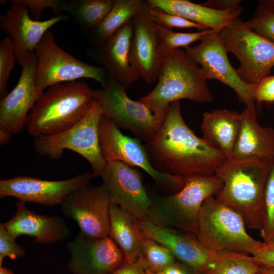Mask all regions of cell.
Wrapping results in <instances>:
<instances>
[{"label": "cell", "instance_id": "6da1fadb", "mask_svg": "<svg viewBox=\"0 0 274 274\" xmlns=\"http://www.w3.org/2000/svg\"><path fill=\"white\" fill-rule=\"evenodd\" d=\"M153 167L185 179L214 176L226 156L185 122L180 101L171 103L155 135L144 144Z\"/></svg>", "mask_w": 274, "mask_h": 274}, {"label": "cell", "instance_id": "7a4b0ae2", "mask_svg": "<svg viewBox=\"0 0 274 274\" xmlns=\"http://www.w3.org/2000/svg\"><path fill=\"white\" fill-rule=\"evenodd\" d=\"M271 161L227 159L215 174L223 183L215 197L237 212L249 229L260 230L262 226L264 192Z\"/></svg>", "mask_w": 274, "mask_h": 274}, {"label": "cell", "instance_id": "3957f363", "mask_svg": "<svg viewBox=\"0 0 274 274\" xmlns=\"http://www.w3.org/2000/svg\"><path fill=\"white\" fill-rule=\"evenodd\" d=\"M94 101L86 82L59 83L47 89L30 110L26 127L33 137L59 133L80 121Z\"/></svg>", "mask_w": 274, "mask_h": 274}, {"label": "cell", "instance_id": "277c9868", "mask_svg": "<svg viewBox=\"0 0 274 274\" xmlns=\"http://www.w3.org/2000/svg\"><path fill=\"white\" fill-rule=\"evenodd\" d=\"M154 88L139 100L154 110L187 99L209 103L213 96L199 65L180 49L169 51Z\"/></svg>", "mask_w": 274, "mask_h": 274}, {"label": "cell", "instance_id": "5b68a950", "mask_svg": "<svg viewBox=\"0 0 274 274\" xmlns=\"http://www.w3.org/2000/svg\"><path fill=\"white\" fill-rule=\"evenodd\" d=\"M222 181L215 175L187 178L179 191L152 198L147 221L196 235L198 216L204 201L222 188Z\"/></svg>", "mask_w": 274, "mask_h": 274}, {"label": "cell", "instance_id": "8992f818", "mask_svg": "<svg viewBox=\"0 0 274 274\" xmlns=\"http://www.w3.org/2000/svg\"><path fill=\"white\" fill-rule=\"evenodd\" d=\"M246 227L237 212L212 196L206 199L201 207L196 236L212 251H229L252 255L262 242L250 235Z\"/></svg>", "mask_w": 274, "mask_h": 274}, {"label": "cell", "instance_id": "52a82bcc", "mask_svg": "<svg viewBox=\"0 0 274 274\" xmlns=\"http://www.w3.org/2000/svg\"><path fill=\"white\" fill-rule=\"evenodd\" d=\"M99 89L93 90L94 100L101 108L102 116L119 128L131 131L145 143L156 134L166 116L168 106L154 110L127 95L126 89L108 76Z\"/></svg>", "mask_w": 274, "mask_h": 274}, {"label": "cell", "instance_id": "ba28073f", "mask_svg": "<svg viewBox=\"0 0 274 274\" xmlns=\"http://www.w3.org/2000/svg\"><path fill=\"white\" fill-rule=\"evenodd\" d=\"M101 116L100 105L94 100L86 116L74 126L56 134L33 137L35 151L52 159H60L65 150L73 151L85 158L95 176H99L107 163L99 145Z\"/></svg>", "mask_w": 274, "mask_h": 274}, {"label": "cell", "instance_id": "9c48e42d", "mask_svg": "<svg viewBox=\"0 0 274 274\" xmlns=\"http://www.w3.org/2000/svg\"><path fill=\"white\" fill-rule=\"evenodd\" d=\"M228 52L239 62L236 69L246 83L255 85L269 75L274 66V44L251 30L237 18L220 31Z\"/></svg>", "mask_w": 274, "mask_h": 274}, {"label": "cell", "instance_id": "30bf717a", "mask_svg": "<svg viewBox=\"0 0 274 274\" xmlns=\"http://www.w3.org/2000/svg\"><path fill=\"white\" fill-rule=\"evenodd\" d=\"M34 53L37 60L36 85L41 91L55 84L82 78L93 79L102 85L108 78L103 67L82 62L62 50L50 31L44 35Z\"/></svg>", "mask_w": 274, "mask_h": 274}, {"label": "cell", "instance_id": "8fae6325", "mask_svg": "<svg viewBox=\"0 0 274 274\" xmlns=\"http://www.w3.org/2000/svg\"><path fill=\"white\" fill-rule=\"evenodd\" d=\"M99 145L106 161H118L143 169L160 187L177 192L185 185V178L160 172L152 165L144 145L137 138L123 134L109 119L101 118L98 129Z\"/></svg>", "mask_w": 274, "mask_h": 274}, {"label": "cell", "instance_id": "7c38bea8", "mask_svg": "<svg viewBox=\"0 0 274 274\" xmlns=\"http://www.w3.org/2000/svg\"><path fill=\"white\" fill-rule=\"evenodd\" d=\"M186 54L200 66L204 77L215 79L232 88L246 108L256 110L255 85L244 82L231 65L220 31L213 30L200 43L185 49Z\"/></svg>", "mask_w": 274, "mask_h": 274}, {"label": "cell", "instance_id": "4fadbf2b", "mask_svg": "<svg viewBox=\"0 0 274 274\" xmlns=\"http://www.w3.org/2000/svg\"><path fill=\"white\" fill-rule=\"evenodd\" d=\"M110 196L101 185H86L70 194L61 204L62 214L78 224L80 232L90 238L109 237Z\"/></svg>", "mask_w": 274, "mask_h": 274}, {"label": "cell", "instance_id": "5bb4252c", "mask_svg": "<svg viewBox=\"0 0 274 274\" xmlns=\"http://www.w3.org/2000/svg\"><path fill=\"white\" fill-rule=\"evenodd\" d=\"M99 176L112 203L128 211L138 220H147L152 198L138 170L121 161H110Z\"/></svg>", "mask_w": 274, "mask_h": 274}, {"label": "cell", "instance_id": "9a60e30c", "mask_svg": "<svg viewBox=\"0 0 274 274\" xmlns=\"http://www.w3.org/2000/svg\"><path fill=\"white\" fill-rule=\"evenodd\" d=\"M95 177L93 172H87L59 181H49L27 176L2 180L0 197L13 196L25 202L52 207L61 204L72 192L90 184Z\"/></svg>", "mask_w": 274, "mask_h": 274}, {"label": "cell", "instance_id": "2e32d148", "mask_svg": "<svg viewBox=\"0 0 274 274\" xmlns=\"http://www.w3.org/2000/svg\"><path fill=\"white\" fill-rule=\"evenodd\" d=\"M19 79L15 87L0 101V130L13 134L26 127L28 115L43 93L36 85L37 60L34 52L21 65Z\"/></svg>", "mask_w": 274, "mask_h": 274}, {"label": "cell", "instance_id": "e0dca14e", "mask_svg": "<svg viewBox=\"0 0 274 274\" xmlns=\"http://www.w3.org/2000/svg\"><path fill=\"white\" fill-rule=\"evenodd\" d=\"M138 224L145 237L168 248L195 274H211L216 252L207 248L196 235L147 221L138 220Z\"/></svg>", "mask_w": 274, "mask_h": 274}, {"label": "cell", "instance_id": "ac0fdd59", "mask_svg": "<svg viewBox=\"0 0 274 274\" xmlns=\"http://www.w3.org/2000/svg\"><path fill=\"white\" fill-rule=\"evenodd\" d=\"M67 267L73 274H110L124 262L121 250L110 237L90 238L79 232L68 243Z\"/></svg>", "mask_w": 274, "mask_h": 274}, {"label": "cell", "instance_id": "d6986e66", "mask_svg": "<svg viewBox=\"0 0 274 274\" xmlns=\"http://www.w3.org/2000/svg\"><path fill=\"white\" fill-rule=\"evenodd\" d=\"M131 54L140 77L150 84L158 77L165 56L161 50L156 25L145 1L132 20Z\"/></svg>", "mask_w": 274, "mask_h": 274}, {"label": "cell", "instance_id": "ffe728a7", "mask_svg": "<svg viewBox=\"0 0 274 274\" xmlns=\"http://www.w3.org/2000/svg\"><path fill=\"white\" fill-rule=\"evenodd\" d=\"M11 2L10 8L1 15L0 27L11 39L17 61L21 66L48 30L67 18L58 15L44 21L35 20L30 17L29 9L24 5L17 0Z\"/></svg>", "mask_w": 274, "mask_h": 274}, {"label": "cell", "instance_id": "44dd1931", "mask_svg": "<svg viewBox=\"0 0 274 274\" xmlns=\"http://www.w3.org/2000/svg\"><path fill=\"white\" fill-rule=\"evenodd\" d=\"M132 20L94 51L108 76L126 90L140 77L131 54Z\"/></svg>", "mask_w": 274, "mask_h": 274}, {"label": "cell", "instance_id": "7402d4cb", "mask_svg": "<svg viewBox=\"0 0 274 274\" xmlns=\"http://www.w3.org/2000/svg\"><path fill=\"white\" fill-rule=\"evenodd\" d=\"M24 201L16 203V212L5 223L8 231L17 238L21 235L35 237L37 244H51L67 238L71 232L65 221L57 216H47L28 209Z\"/></svg>", "mask_w": 274, "mask_h": 274}, {"label": "cell", "instance_id": "603a6c76", "mask_svg": "<svg viewBox=\"0 0 274 274\" xmlns=\"http://www.w3.org/2000/svg\"><path fill=\"white\" fill-rule=\"evenodd\" d=\"M241 125L231 159L274 158V128L262 127L256 110L246 108L241 113Z\"/></svg>", "mask_w": 274, "mask_h": 274}, {"label": "cell", "instance_id": "cb8c5ba5", "mask_svg": "<svg viewBox=\"0 0 274 274\" xmlns=\"http://www.w3.org/2000/svg\"><path fill=\"white\" fill-rule=\"evenodd\" d=\"M241 125V114L236 111L216 109L206 112L201 124L202 138L228 159H231Z\"/></svg>", "mask_w": 274, "mask_h": 274}, {"label": "cell", "instance_id": "d4e9b609", "mask_svg": "<svg viewBox=\"0 0 274 274\" xmlns=\"http://www.w3.org/2000/svg\"><path fill=\"white\" fill-rule=\"evenodd\" d=\"M150 5L164 12L181 16L208 29L221 31L235 19L243 9L219 11L187 0H148Z\"/></svg>", "mask_w": 274, "mask_h": 274}, {"label": "cell", "instance_id": "484cf974", "mask_svg": "<svg viewBox=\"0 0 274 274\" xmlns=\"http://www.w3.org/2000/svg\"><path fill=\"white\" fill-rule=\"evenodd\" d=\"M109 236L122 252L124 262L134 263L139 260L144 236L139 227L138 219L128 211L112 203Z\"/></svg>", "mask_w": 274, "mask_h": 274}, {"label": "cell", "instance_id": "4316f807", "mask_svg": "<svg viewBox=\"0 0 274 274\" xmlns=\"http://www.w3.org/2000/svg\"><path fill=\"white\" fill-rule=\"evenodd\" d=\"M145 1L114 0L110 11L101 22L89 32V40L94 48L104 44L119 29L132 20Z\"/></svg>", "mask_w": 274, "mask_h": 274}, {"label": "cell", "instance_id": "83f0119b", "mask_svg": "<svg viewBox=\"0 0 274 274\" xmlns=\"http://www.w3.org/2000/svg\"><path fill=\"white\" fill-rule=\"evenodd\" d=\"M114 0H65L62 11L71 14L84 30L89 32L106 17Z\"/></svg>", "mask_w": 274, "mask_h": 274}, {"label": "cell", "instance_id": "f1b7e54d", "mask_svg": "<svg viewBox=\"0 0 274 274\" xmlns=\"http://www.w3.org/2000/svg\"><path fill=\"white\" fill-rule=\"evenodd\" d=\"M260 267L252 256L223 251L216 252L211 274H257Z\"/></svg>", "mask_w": 274, "mask_h": 274}, {"label": "cell", "instance_id": "f546056e", "mask_svg": "<svg viewBox=\"0 0 274 274\" xmlns=\"http://www.w3.org/2000/svg\"><path fill=\"white\" fill-rule=\"evenodd\" d=\"M141 258L146 270L152 272H162L176 259L168 248L145 236Z\"/></svg>", "mask_w": 274, "mask_h": 274}, {"label": "cell", "instance_id": "4dcf8cb0", "mask_svg": "<svg viewBox=\"0 0 274 274\" xmlns=\"http://www.w3.org/2000/svg\"><path fill=\"white\" fill-rule=\"evenodd\" d=\"M156 29L160 41L161 50L165 56L172 50L190 47L193 43L201 41L205 36L215 30L208 29L194 32H180L157 24Z\"/></svg>", "mask_w": 274, "mask_h": 274}, {"label": "cell", "instance_id": "1f68e13d", "mask_svg": "<svg viewBox=\"0 0 274 274\" xmlns=\"http://www.w3.org/2000/svg\"><path fill=\"white\" fill-rule=\"evenodd\" d=\"M260 231L263 242H274V158L271 162L265 189L264 218Z\"/></svg>", "mask_w": 274, "mask_h": 274}, {"label": "cell", "instance_id": "d6a6232c", "mask_svg": "<svg viewBox=\"0 0 274 274\" xmlns=\"http://www.w3.org/2000/svg\"><path fill=\"white\" fill-rule=\"evenodd\" d=\"M245 22L251 30L274 44L273 10L259 4L253 16Z\"/></svg>", "mask_w": 274, "mask_h": 274}, {"label": "cell", "instance_id": "836d02e7", "mask_svg": "<svg viewBox=\"0 0 274 274\" xmlns=\"http://www.w3.org/2000/svg\"><path fill=\"white\" fill-rule=\"evenodd\" d=\"M17 60L10 38L7 37L0 42V99L8 93L7 85L9 77Z\"/></svg>", "mask_w": 274, "mask_h": 274}, {"label": "cell", "instance_id": "e575fe53", "mask_svg": "<svg viewBox=\"0 0 274 274\" xmlns=\"http://www.w3.org/2000/svg\"><path fill=\"white\" fill-rule=\"evenodd\" d=\"M150 13L155 23L167 28H196L208 29L207 27L177 15L166 13L162 10L150 5Z\"/></svg>", "mask_w": 274, "mask_h": 274}, {"label": "cell", "instance_id": "d590c367", "mask_svg": "<svg viewBox=\"0 0 274 274\" xmlns=\"http://www.w3.org/2000/svg\"><path fill=\"white\" fill-rule=\"evenodd\" d=\"M16 237L7 229L5 223L0 224V267L5 257L12 260L22 257L25 254L23 248L16 242Z\"/></svg>", "mask_w": 274, "mask_h": 274}, {"label": "cell", "instance_id": "8d00e7d4", "mask_svg": "<svg viewBox=\"0 0 274 274\" xmlns=\"http://www.w3.org/2000/svg\"><path fill=\"white\" fill-rule=\"evenodd\" d=\"M29 9L31 17L35 20H40L43 10L49 8L56 13L62 11L64 0H17Z\"/></svg>", "mask_w": 274, "mask_h": 274}, {"label": "cell", "instance_id": "74e56055", "mask_svg": "<svg viewBox=\"0 0 274 274\" xmlns=\"http://www.w3.org/2000/svg\"><path fill=\"white\" fill-rule=\"evenodd\" d=\"M255 101L274 102V76H267L255 85Z\"/></svg>", "mask_w": 274, "mask_h": 274}, {"label": "cell", "instance_id": "f35d334b", "mask_svg": "<svg viewBox=\"0 0 274 274\" xmlns=\"http://www.w3.org/2000/svg\"><path fill=\"white\" fill-rule=\"evenodd\" d=\"M252 256L261 265L274 268V242H262L260 247Z\"/></svg>", "mask_w": 274, "mask_h": 274}, {"label": "cell", "instance_id": "ab89813d", "mask_svg": "<svg viewBox=\"0 0 274 274\" xmlns=\"http://www.w3.org/2000/svg\"><path fill=\"white\" fill-rule=\"evenodd\" d=\"M241 0H209L202 4L203 6L219 11H229L240 7Z\"/></svg>", "mask_w": 274, "mask_h": 274}, {"label": "cell", "instance_id": "60d3db41", "mask_svg": "<svg viewBox=\"0 0 274 274\" xmlns=\"http://www.w3.org/2000/svg\"><path fill=\"white\" fill-rule=\"evenodd\" d=\"M110 274H147L141 258L134 263L124 262Z\"/></svg>", "mask_w": 274, "mask_h": 274}, {"label": "cell", "instance_id": "b9f144b4", "mask_svg": "<svg viewBox=\"0 0 274 274\" xmlns=\"http://www.w3.org/2000/svg\"><path fill=\"white\" fill-rule=\"evenodd\" d=\"M162 272L164 274H195L189 266L180 261L171 264Z\"/></svg>", "mask_w": 274, "mask_h": 274}, {"label": "cell", "instance_id": "7bdbcfd3", "mask_svg": "<svg viewBox=\"0 0 274 274\" xmlns=\"http://www.w3.org/2000/svg\"><path fill=\"white\" fill-rule=\"evenodd\" d=\"M12 134L6 131L0 130V145L8 143L11 139Z\"/></svg>", "mask_w": 274, "mask_h": 274}, {"label": "cell", "instance_id": "ee69618b", "mask_svg": "<svg viewBox=\"0 0 274 274\" xmlns=\"http://www.w3.org/2000/svg\"><path fill=\"white\" fill-rule=\"evenodd\" d=\"M257 274H274V268L260 265Z\"/></svg>", "mask_w": 274, "mask_h": 274}, {"label": "cell", "instance_id": "f6af8a7d", "mask_svg": "<svg viewBox=\"0 0 274 274\" xmlns=\"http://www.w3.org/2000/svg\"><path fill=\"white\" fill-rule=\"evenodd\" d=\"M258 3L274 11V0H260L258 1Z\"/></svg>", "mask_w": 274, "mask_h": 274}, {"label": "cell", "instance_id": "bcb514c9", "mask_svg": "<svg viewBox=\"0 0 274 274\" xmlns=\"http://www.w3.org/2000/svg\"><path fill=\"white\" fill-rule=\"evenodd\" d=\"M0 274H14V272L7 267H0Z\"/></svg>", "mask_w": 274, "mask_h": 274}, {"label": "cell", "instance_id": "7dc6e473", "mask_svg": "<svg viewBox=\"0 0 274 274\" xmlns=\"http://www.w3.org/2000/svg\"><path fill=\"white\" fill-rule=\"evenodd\" d=\"M146 271L147 274H164L162 272H152L149 271H148L146 270Z\"/></svg>", "mask_w": 274, "mask_h": 274}]
</instances>
